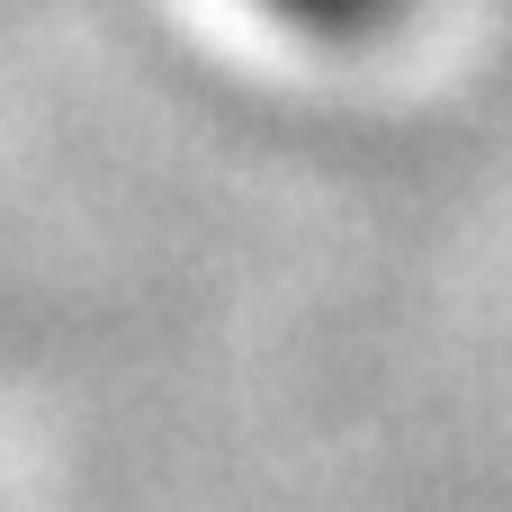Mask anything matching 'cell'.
Masks as SVG:
<instances>
[{
    "label": "cell",
    "instance_id": "cell-1",
    "mask_svg": "<svg viewBox=\"0 0 512 512\" xmlns=\"http://www.w3.org/2000/svg\"><path fill=\"white\" fill-rule=\"evenodd\" d=\"M279 18H297V27H315V36H360V27H378L396 0H270Z\"/></svg>",
    "mask_w": 512,
    "mask_h": 512
}]
</instances>
